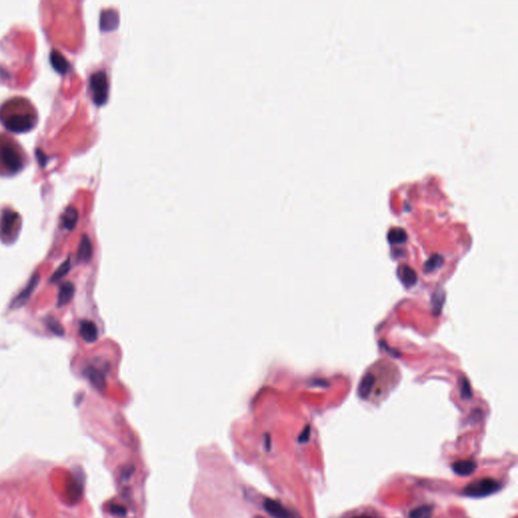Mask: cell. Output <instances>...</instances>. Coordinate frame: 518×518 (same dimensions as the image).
I'll return each instance as SVG.
<instances>
[{
	"label": "cell",
	"instance_id": "13",
	"mask_svg": "<svg viewBox=\"0 0 518 518\" xmlns=\"http://www.w3.org/2000/svg\"><path fill=\"white\" fill-rule=\"evenodd\" d=\"M119 23V14L113 9H106L101 15V27L104 30H112Z\"/></svg>",
	"mask_w": 518,
	"mask_h": 518
},
{
	"label": "cell",
	"instance_id": "19",
	"mask_svg": "<svg viewBox=\"0 0 518 518\" xmlns=\"http://www.w3.org/2000/svg\"><path fill=\"white\" fill-rule=\"evenodd\" d=\"M443 261H444V259H443L442 256H440L438 254L432 255L430 258L425 262V265H424L425 271L431 272V271H433L435 269H438L439 267L442 266Z\"/></svg>",
	"mask_w": 518,
	"mask_h": 518
},
{
	"label": "cell",
	"instance_id": "27",
	"mask_svg": "<svg viewBox=\"0 0 518 518\" xmlns=\"http://www.w3.org/2000/svg\"><path fill=\"white\" fill-rule=\"evenodd\" d=\"M354 518H370V517H368V516H365V515H360V516H357V517Z\"/></svg>",
	"mask_w": 518,
	"mask_h": 518
},
{
	"label": "cell",
	"instance_id": "16",
	"mask_svg": "<svg viewBox=\"0 0 518 518\" xmlns=\"http://www.w3.org/2000/svg\"><path fill=\"white\" fill-rule=\"evenodd\" d=\"M51 62H52L54 68L62 74L66 73L70 68L69 62L66 60V58H64V56L61 53L58 52V51H52L51 53Z\"/></svg>",
	"mask_w": 518,
	"mask_h": 518
},
{
	"label": "cell",
	"instance_id": "25",
	"mask_svg": "<svg viewBox=\"0 0 518 518\" xmlns=\"http://www.w3.org/2000/svg\"><path fill=\"white\" fill-rule=\"evenodd\" d=\"M109 510H110V512L113 515H116V516H120V517H125L127 515V509L125 507H123L122 505H119V504H112V505H110Z\"/></svg>",
	"mask_w": 518,
	"mask_h": 518
},
{
	"label": "cell",
	"instance_id": "9",
	"mask_svg": "<svg viewBox=\"0 0 518 518\" xmlns=\"http://www.w3.org/2000/svg\"><path fill=\"white\" fill-rule=\"evenodd\" d=\"M398 276H399L401 282L406 288L414 287L418 280V276H417L416 271L408 265H402L398 268Z\"/></svg>",
	"mask_w": 518,
	"mask_h": 518
},
{
	"label": "cell",
	"instance_id": "18",
	"mask_svg": "<svg viewBox=\"0 0 518 518\" xmlns=\"http://www.w3.org/2000/svg\"><path fill=\"white\" fill-rule=\"evenodd\" d=\"M78 221V213L74 207H68L64 215V226L67 230L71 231L75 228Z\"/></svg>",
	"mask_w": 518,
	"mask_h": 518
},
{
	"label": "cell",
	"instance_id": "15",
	"mask_svg": "<svg viewBox=\"0 0 518 518\" xmlns=\"http://www.w3.org/2000/svg\"><path fill=\"white\" fill-rule=\"evenodd\" d=\"M92 257V244L88 236L83 235L78 249V258L82 262H88Z\"/></svg>",
	"mask_w": 518,
	"mask_h": 518
},
{
	"label": "cell",
	"instance_id": "12",
	"mask_svg": "<svg viewBox=\"0 0 518 518\" xmlns=\"http://www.w3.org/2000/svg\"><path fill=\"white\" fill-rule=\"evenodd\" d=\"M85 374L91 384L99 390H104L105 388V376L104 373L97 367H87L85 370Z\"/></svg>",
	"mask_w": 518,
	"mask_h": 518
},
{
	"label": "cell",
	"instance_id": "22",
	"mask_svg": "<svg viewBox=\"0 0 518 518\" xmlns=\"http://www.w3.org/2000/svg\"><path fill=\"white\" fill-rule=\"evenodd\" d=\"M46 325L48 326V328L52 331L55 335L63 336L65 334V330H64L63 326L55 318H53V317H49L46 320Z\"/></svg>",
	"mask_w": 518,
	"mask_h": 518
},
{
	"label": "cell",
	"instance_id": "2",
	"mask_svg": "<svg viewBox=\"0 0 518 518\" xmlns=\"http://www.w3.org/2000/svg\"><path fill=\"white\" fill-rule=\"evenodd\" d=\"M28 161L21 146L10 136L0 133V175L11 176L20 172Z\"/></svg>",
	"mask_w": 518,
	"mask_h": 518
},
{
	"label": "cell",
	"instance_id": "3",
	"mask_svg": "<svg viewBox=\"0 0 518 518\" xmlns=\"http://www.w3.org/2000/svg\"><path fill=\"white\" fill-rule=\"evenodd\" d=\"M501 489V484L491 478H483L472 482L464 489V495L472 498H482L492 495Z\"/></svg>",
	"mask_w": 518,
	"mask_h": 518
},
{
	"label": "cell",
	"instance_id": "5",
	"mask_svg": "<svg viewBox=\"0 0 518 518\" xmlns=\"http://www.w3.org/2000/svg\"><path fill=\"white\" fill-rule=\"evenodd\" d=\"M20 218L17 213L12 209L6 208L2 211L0 218V234L3 238L12 236L19 226Z\"/></svg>",
	"mask_w": 518,
	"mask_h": 518
},
{
	"label": "cell",
	"instance_id": "7",
	"mask_svg": "<svg viewBox=\"0 0 518 518\" xmlns=\"http://www.w3.org/2000/svg\"><path fill=\"white\" fill-rule=\"evenodd\" d=\"M263 507L265 511L272 517L274 518H301L294 512L290 511L286 508L281 503L275 501L273 499H265L263 502Z\"/></svg>",
	"mask_w": 518,
	"mask_h": 518
},
{
	"label": "cell",
	"instance_id": "8",
	"mask_svg": "<svg viewBox=\"0 0 518 518\" xmlns=\"http://www.w3.org/2000/svg\"><path fill=\"white\" fill-rule=\"evenodd\" d=\"M79 333H80V336L82 337V339L88 343L96 342L99 337V331H98L97 325L93 322L87 321V320H84L80 323Z\"/></svg>",
	"mask_w": 518,
	"mask_h": 518
},
{
	"label": "cell",
	"instance_id": "21",
	"mask_svg": "<svg viewBox=\"0 0 518 518\" xmlns=\"http://www.w3.org/2000/svg\"><path fill=\"white\" fill-rule=\"evenodd\" d=\"M432 511L433 508L429 505L419 506L410 512L409 518H431Z\"/></svg>",
	"mask_w": 518,
	"mask_h": 518
},
{
	"label": "cell",
	"instance_id": "24",
	"mask_svg": "<svg viewBox=\"0 0 518 518\" xmlns=\"http://www.w3.org/2000/svg\"><path fill=\"white\" fill-rule=\"evenodd\" d=\"M443 302H444V294H443V292L439 291V292H437V293H435L433 295L432 304H433V309H434L435 313H439V312L441 311Z\"/></svg>",
	"mask_w": 518,
	"mask_h": 518
},
{
	"label": "cell",
	"instance_id": "20",
	"mask_svg": "<svg viewBox=\"0 0 518 518\" xmlns=\"http://www.w3.org/2000/svg\"><path fill=\"white\" fill-rule=\"evenodd\" d=\"M70 267H71V263H70V258L67 259L66 261H64L60 266L59 268L53 273L52 276H51V281L52 282H56L58 280H60L62 277H64L70 270Z\"/></svg>",
	"mask_w": 518,
	"mask_h": 518
},
{
	"label": "cell",
	"instance_id": "28",
	"mask_svg": "<svg viewBox=\"0 0 518 518\" xmlns=\"http://www.w3.org/2000/svg\"><path fill=\"white\" fill-rule=\"evenodd\" d=\"M255 518H263V517H260V516H257V517H255Z\"/></svg>",
	"mask_w": 518,
	"mask_h": 518
},
{
	"label": "cell",
	"instance_id": "10",
	"mask_svg": "<svg viewBox=\"0 0 518 518\" xmlns=\"http://www.w3.org/2000/svg\"><path fill=\"white\" fill-rule=\"evenodd\" d=\"M74 294H75V287L72 282L67 281V282L63 284L60 289L59 296H58L57 306L59 308H62V307L66 306L67 304H69L70 301L73 299Z\"/></svg>",
	"mask_w": 518,
	"mask_h": 518
},
{
	"label": "cell",
	"instance_id": "11",
	"mask_svg": "<svg viewBox=\"0 0 518 518\" xmlns=\"http://www.w3.org/2000/svg\"><path fill=\"white\" fill-rule=\"evenodd\" d=\"M376 380H375V376L371 373V372H366L362 379L361 383H360V386H359V389H358V393H359V396L362 398V399H367L372 391V388L375 384Z\"/></svg>",
	"mask_w": 518,
	"mask_h": 518
},
{
	"label": "cell",
	"instance_id": "1",
	"mask_svg": "<svg viewBox=\"0 0 518 518\" xmlns=\"http://www.w3.org/2000/svg\"><path fill=\"white\" fill-rule=\"evenodd\" d=\"M38 121L36 107L26 98L14 97L0 106V122L11 132H30L37 126Z\"/></svg>",
	"mask_w": 518,
	"mask_h": 518
},
{
	"label": "cell",
	"instance_id": "14",
	"mask_svg": "<svg viewBox=\"0 0 518 518\" xmlns=\"http://www.w3.org/2000/svg\"><path fill=\"white\" fill-rule=\"evenodd\" d=\"M452 468L458 476L467 477L475 473L477 464L473 461H459L452 466Z\"/></svg>",
	"mask_w": 518,
	"mask_h": 518
},
{
	"label": "cell",
	"instance_id": "4",
	"mask_svg": "<svg viewBox=\"0 0 518 518\" xmlns=\"http://www.w3.org/2000/svg\"><path fill=\"white\" fill-rule=\"evenodd\" d=\"M89 83L95 103L97 104H104L108 95V82L105 71L100 70L95 72L90 76Z\"/></svg>",
	"mask_w": 518,
	"mask_h": 518
},
{
	"label": "cell",
	"instance_id": "17",
	"mask_svg": "<svg viewBox=\"0 0 518 518\" xmlns=\"http://www.w3.org/2000/svg\"><path fill=\"white\" fill-rule=\"evenodd\" d=\"M407 240V234L402 228H393L388 233V241L391 244H403Z\"/></svg>",
	"mask_w": 518,
	"mask_h": 518
},
{
	"label": "cell",
	"instance_id": "6",
	"mask_svg": "<svg viewBox=\"0 0 518 518\" xmlns=\"http://www.w3.org/2000/svg\"><path fill=\"white\" fill-rule=\"evenodd\" d=\"M39 281H40V274L39 273H36L34 274L28 286L18 294L17 297L14 298V300L11 302V308L12 309H17V308H20L22 307L23 305H26V303L30 300L31 296L33 295V293L35 292L36 288L38 287L39 285Z\"/></svg>",
	"mask_w": 518,
	"mask_h": 518
},
{
	"label": "cell",
	"instance_id": "23",
	"mask_svg": "<svg viewBox=\"0 0 518 518\" xmlns=\"http://www.w3.org/2000/svg\"><path fill=\"white\" fill-rule=\"evenodd\" d=\"M460 387H461V397L463 400H469L473 397L470 385L466 378L460 379Z\"/></svg>",
	"mask_w": 518,
	"mask_h": 518
},
{
	"label": "cell",
	"instance_id": "26",
	"mask_svg": "<svg viewBox=\"0 0 518 518\" xmlns=\"http://www.w3.org/2000/svg\"><path fill=\"white\" fill-rule=\"evenodd\" d=\"M310 434H311V428L309 425H307L305 427V429L303 430V432L299 436V442H301V443L308 442L310 439Z\"/></svg>",
	"mask_w": 518,
	"mask_h": 518
}]
</instances>
